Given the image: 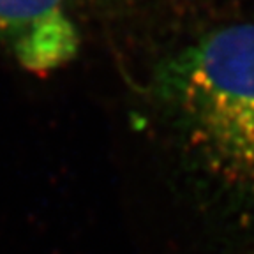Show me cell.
Instances as JSON below:
<instances>
[{
    "mask_svg": "<svg viewBox=\"0 0 254 254\" xmlns=\"http://www.w3.org/2000/svg\"><path fill=\"white\" fill-rule=\"evenodd\" d=\"M152 88L187 168L228 212L254 221V23L180 48Z\"/></svg>",
    "mask_w": 254,
    "mask_h": 254,
    "instance_id": "1",
    "label": "cell"
},
{
    "mask_svg": "<svg viewBox=\"0 0 254 254\" xmlns=\"http://www.w3.org/2000/svg\"><path fill=\"white\" fill-rule=\"evenodd\" d=\"M65 4L67 0H0V44L28 71L62 67L79 44Z\"/></svg>",
    "mask_w": 254,
    "mask_h": 254,
    "instance_id": "2",
    "label": "cell"
}]
</instances>
